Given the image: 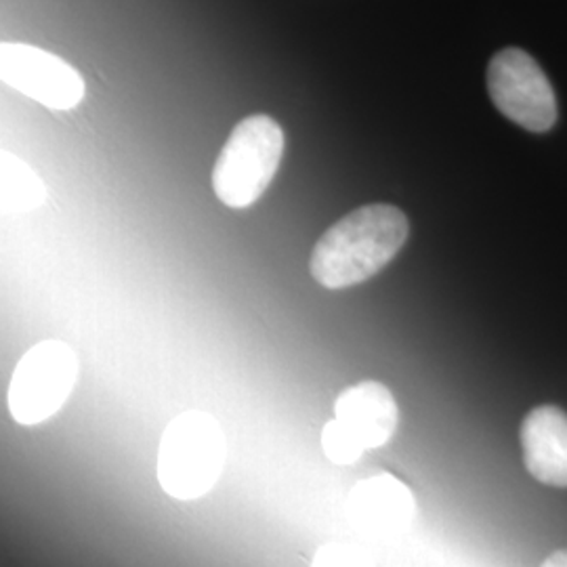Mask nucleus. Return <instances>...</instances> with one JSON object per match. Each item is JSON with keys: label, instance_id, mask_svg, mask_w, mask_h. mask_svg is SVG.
Listing matches in <instances>:
<instances>
[{"label": "nucleus", "instance_id": "obj_13", "mask_svg": "<svg viewBox=\"0 0 567 567\" xmlns=\"http://www.w3.org/2000/svg\"><path fill=\"white\" fill-rule=\"evenodd\" d=\"M540 567H567V548L550 553Z\"/></svg>", "mask_w": 567, "mask_h": 567}, {"label": "nucleus", "instance_id": "obj_10", "mask_svg": "<svg viewBox=\"0 0 567 567\" xmlns=\"http://www.w3.org/2000/svg\"><path fill=\"white\" fill-rule=\"evenodd\" d=\"M47 203L41 175L20 156L0 150V213H30Z\"/></svg>", "mask_w": 567, "mask_h": 567}, {"label": "nucleus", "instance_id": "obj_11", "mask_svg": "<svg viewBox=\"0 0 567 567\" xmlns=\"http://www.w3.org/2000/svg\"><path fill=\"white\" fill-rule=\"evenodd\" d=\"M322 450L334 465H353L365 452L364 446L337 419L328 421L322 429Z\"/></svg>", "mask_w": 567, "mask_h": 567}, {"label": "nucleus", "instance_id": "obj_5", "mask_svg": "<svg viewBox=\"0 0 567 567\" xmlns=\"http://www.w3.org/2000/svg\"><path fill=\"white\" fill-rule=\"evenodd\" d=\"M487 91L508 121L532 133H547L557 122V100L536 60L515 47L498 51L487 65Z\"/></svg>", "mask_w": 567, "mask_h": 567}, {"label": "nucleus", "instance_id": "obj_12", "mask_svg": "<svg viewBox=\"0 0 567 567\" xmlns=\"http://www.w3.org/2000/svg\"><path fill=\"white\" fill-rule=\"evenodd\" d=\"M311 567H372L362 550L343 543H330L316 553Z\"/></svg>", "mask_w": 567, "mask_h": 567}, {"label": "nucleus", "instance_id": "obj_8", "mask_svg": "<svg viewBox=\"0 0 567 567\" xmlns=\"http://www.w3.org/2000/svg\"><path fill=\"white\" fill-rule=\"evenodd\" d=\"M334 419L364 450H377L391 442L400 423V408L383 383L362 381L337 395Z\"/></svg>", "mask_w": 567, "mask_h": 567}, {"label": "nucleus", "instance_id": "obj_7", "mask_svg": "<svg viewBox=\"0 0 567 567\" xmlns=\"http://www.w3.org/2000/svg\"><path fill=\"white\" fill-rule=\"evenodd\" d=\"M349 524L368 538L402 534L416 515L412 489L391 473L362 480L347 496Z\"/></svg>", "mask_w": 567, "mask_h": 567}, {"label": "nucleus", "instance_id": "obj_2", "mask_svg": "<svg viewBox=\"0 0 567 567\" xmlns=\"http://www.w3.org/2000/svg\"><path fill=\"white\" fill-rule=\"evenodd\" d=\"M224 465V431L210 414L189 410L168 423L158 450V482L168 496L203 498L219 482Z\"/></svg>", "mask_w": 567, "mask_h": 567}, {"label": "nucleus", "instance_id": "obj_9", "mask_svg": "<svg viewBox=\"0 0 567 567\" xmlns=\"http://www.w3.org/2000/svg\"><path fill=\"white\" fill-rule=\"evenodd\" d=\"M522 452L527 473L545 486L567 487V412L538 405L522 423Z\"/></svg>", "mask_w": 567, "mask_h": 567}, {"label": "nucleus", "instance_id": "obj_4", "mask_svg": "<svg viewBox=\"0 0 567 567\" xmlns=\"http://www.w3.org/2000/svg\"><path fill=\"white\" fill-rule=\"evenodd\" d=\"M79 381V355L63 341H42L23 353L9 385V412L32 426L53 419Z\"/></svg>", "mask_w": 567, "mask_h": 567}, {"label": "nucleus", "instance_id": "obj_3", "mask_svg": "<svg viewBox=\"0 0 567 567\" xmlns=\"http://www.w3.org/2000/svg\"><path fill=\"white\" fill-rule=\"evenodd\" d=\"M282 126L267 114H255L234 126L213 168L217 198L236 210L257 203L271 185L284 156Z\"/></svg>", "mask_w": 567, "mask_h": 567}, {"label": "nucleus", "instance_id": "obj_1", "mask_svg": "<svg viewBox=\"0 0 567 567\" xmlns=\"http://www.w3.org/2000/svg\"><path fill=\"white\" fill-rule=\"evenodd\" d=\"M410 234L408 217L389 204L351 210L318 240L309 271L330 290L349 288L377 276L400 252Z\"/></svg>", "mask_w": 567, "mask_h": 567}, {"label": "nucleus", "instance_id": "obj_6", "mask_svg": "<svg viewBox=\"0 0 567 567\" xmlns=\"http://www.w3.org/2000/svg\"><path fill=\"white\" fill-rule=\"evenodd\" d=\"M0 82L53 112L81 105L86 84L68 61L23 42H0Z\"/></svg>", "mask_w": 567, "mask_h": 567}]
</instances>
